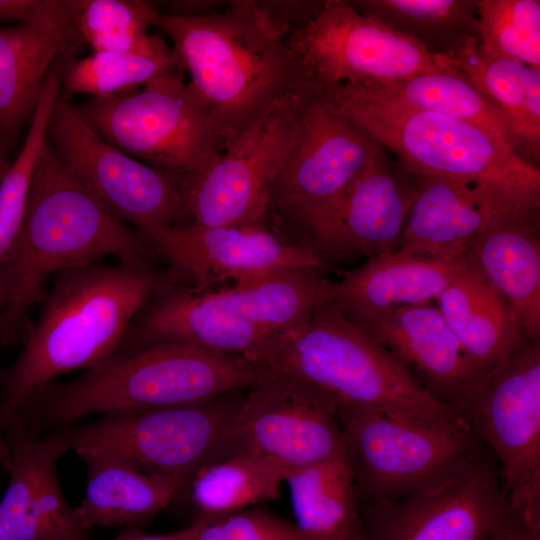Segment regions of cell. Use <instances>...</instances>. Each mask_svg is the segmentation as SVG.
<instances>
[{"label": "cell", "instance_id": "cell-12", "mask_svg": "<svg viewBox=\"0 0 540 540\" xmlns=\"http://www.w3.org/2000/svg\"><path fill=\"white\" fill-rule=\"evenodd\" d=\"M459 413L494 455L514 518L540 535V340L525 337Z\"/></svg>", "mask_w": 540, "mask_h": 540}, {"label": "cell", "instance_id": "cell-9", "mask_svg": "<svg viewBox=\"0 0 540 540\" xmlns=\"http://www.w3.org/2000/svg\"><path fill=\"white\" fill-rule=\"evenodd\" d=\"M301 133L268 196L270 223L299 235L320 258L348 189L378 143L319 94L306 92Z\"/></svg>", "mask_w": 540, "mask_h": 540}, {"label": "cell", "instance_id": "cell-18", "mask_svg": "<svg viewBox=\"0 0 540 540\" xmlns=\"http://www.w3.org/2000/svg\"><path fill=\"white\" fill-rule=\"evenodd\" d=\"M257 374L235 412L233 452L264 456L285 472L346 455L337 406L328 396L287 374Z\"/></svg>", "mask_w": 540, "mask_h": 540}, {"label": "cell", "instance_id": "cell-41", "mask_svg": "<svg viewBox=\"0 0 540 540\" xmlns=\"http://www.w3.org/2000/svg\"><path fill=\"white\" fill-rule=\"evenodd\" d=\"M202 523L203 520L197 518L183 529L164 534L147 533L140 527H125L115 540H193Z\"/></svg>", "mask_w": 540, "mask_h": 540}, {"label": "cell", "instance_id": "cell-8", "mask_svg": "<svg viewBox=\"0 0 540 540\" xmlns=\"http://www.w3.org/2000/svg\"><path fill=\"white\" fill-rule=\"evenodd\" d=\"M185 71L75 108L105 141L169 179L182 196L229 145Z\"/></svg>", "mask_w": 540, "mask_h": 540}, {"label": "cell", "instance_id": "cell-13", "mask_svg": "<svg viewBox=\"0 0 540 540\" xmlns=\"http://www.w3.org/2000/svg\"><path fill=\"white\" fill-rule=\"evenodd\" d=\"M286 42L311 93L344 84L379 86L422 73L459 71L452 59L429 53L347 0H327L320 13Z\"/></svg>", "mask_w": 540, "mask_h": 540}, {"label": "cell", "instance_id": "cell-3", "mask_svg": "<svg viewBox=\"0 0 540 540\" xmlns=\"http://www.w3.org/2000/svg\"><path fill=\"white\" fill-rule=\"evenodd\" d=\"M321 270H299L197 292L167 283L141 309L114 356L175 342L244 360L308 320L332 298Z\"/></svg>", "mask_w": 540, "mask_h": 540}, {"label": "cell", "instance_id": "cell-17", "mask_svg": "<svg viewBox=\"0 0 540 540\" xmlns=\"http://www.w3.org/2000/svg\"><path fill=\"white\" fill-rule=\"evenodd\" d=\"M168 265L173 284L197 292L219 284H244L327 264L311 249L285 240L267 219L255 225L199 226L193 223L140 231Z\"/></svg>", "mask_w": 540, "mask_h": 540}, {"label": "cell", "instance_id": "cell-29", "mask_svg": "<svg viewBox=\"0 0 540 540\" xmlns=\"http://www.w3.org/2000/svg\"><path fill=\"white\" fill-rule=\"evenodd\" d=\"M283 482L302 540H351L361 529L347 455L288 470Z\"/></svg>", "mask_w": 540, "mask_h": 540}, {"label": "cell", "instance_id": "cell-31", "mask_svg": "<svg viewBox=\"0 0 540 540\" xmlns=\"http://www.w3.org/2000/svg\"><path fill=\"white\" fill-rule=\"evenodd\" d=\"M284 473L264 456L234 451L203 466L187 493L198 519L210 520L278 498Z\"/></svg>", "mask_w": 540, "mask_h": 540}, {"label": "cell", "instance_id": "cell-35", "mask_svg": "<svg viewBox=\"0 0 540 540\" xmlns=\"http://www.w3.org/2000/svg\"><path fill=\"white\" fill-rule=\"evenodd\" d=\"M144 0H75V25L92 52H154L167 45L160 34L148 32L158 13Z\"/></svg>", "mask_w": 540, "mask_h": 540}, {"label": "cell", "instance_id": "cell-10", "mask_svg": "<svg viewBox=\"0 0 540 540\" xmlns=\"http://www.w3.org/2000/svg\"><path fill=\"white\" fill-rule=\"evenodd\" d=\"M358 501L400 498L452 475L484 446L472 429L385 408H337Z\"/></svg>", "mask_w": 540, "mask_h": 540}, {"label": "cell", "instance_id": "cell-40", "mask_svg": "<svg viewBox=\"0 0 540 540\" xmlns=\"http://www.w3.org/2000/svg\"><path fill=\"white\" fill-rule=\"evenodd\" d=\"M217 1H165L156 3L162 14L176 17H198L221 10L223 4Z\"/></svg>", "mask_w": 540, "mask_h": 540}, {"label": "cell", "instance_id": "cell-14", "mask_svg": "<svg viewBox=\"0 0 540 540\" xmlns=\"http://www.w3.org/2000/svg\"><path fill=\"white\" fill-rule=\"evenodd\" d=\"M358 510L366 540H491L516 520L485 444L438 483L396 499L358 501Z\"/></svg>", "mask_w": 540, "mask_h": 540}, {"label": "cell", "instance_id": "cell-15", "mask_svg": "<svg viewBox=\"0 0 540 540\" xmlns=\"http://www.w3.org/2000/svg\"><path fill=\"white\" fill-rule=\"evenodd\" d=\"M47 139L66 171L123 222L139 231L191 222L169 179L101 138L60 92Z\"/></svg>", "mask_w": 540, "mask_h": 540}, {"label": "cell", "instance_id": "cell-24", "mask_svg": "<svg viewBox=\"0 0 540 540\" xmlns=\"http://www.w3.org/2000/svg\"><path fill=\"white\" fill-rule=\"evenodd\" d=\"M83 44L75 25V0L63 16L0 27V148L12 144L34 113L45 80L60 60Z\"/></svg>", "mask_w": 540, "mask_h": 540}, {"label": "cell", "instance_id": "cell-38", "mask_svg": "<svg viewBox=\"0 0 540 540\" xmlns=\"http://www.w3.org/2000/svg\"><path fill=\"white\" fill-rule=\"evenodd\" d=\"M267 20L286 38L310 23L326 5L324 1H255Z\"/></svg>", "mask_w": 540, "mask_h": 540}, {"label": "cell", "instance_id": "cell-27", "mask_svg": "<svg viewBox=\"0 0 540 540\" xmlns=\"http://www.w3.org/2000/svg\"><path fill=\"white\" fill-rule=\"evenodd\" d=\"M434 303L469 358L487 373L527 337L508 303L469 263Z\"/></svg>", "mask_w": 540, "mask_h": 540}, {"label": "cell", "instance_id": "cell-4", "mask_svg": "<svg viewBox=\"0 0 540 540\" xmlns=\"http://www.w3.org/2000/svg\"><path fill=\"white\" fill-rule=\"evenodd\" d=\"M152 26L172 41L229 144L276 103L307 90L286 38L255 1H230L198 17L158 12Z\"/></svg>", "mask_w": 540, "mask_h": 540}, {"label": "cell", "instance_id": "cell-25", "mask_svg": "<svg viewBox=\"0 0 540 540\" xmlns=\"http://www.w3.org/2000/svg\"><path fill=\"white\" fill-rule=\"evenodd\" d=\"M465 250L456 254L378 255L333 282L329 304L341 313H375L434 302L466 267Z\"/></svg>", "mask_w": 540, "mask_h": 540}, {"label": "cell", "instance_id": "cell-1", "mask_svg": "<svg viewBox=\"0 0 540 540\" xmlns=\"http://www.w3.org/2000/svg\"><path fill=\"white\" fill-rule=\"evenodd\" d=\"M112 256L155 265L148 239L103 207L62 166L47 143L34 172L25 217L0 277V343L28 332V313L50 275Z\"/></svg>", "mask_w": 540, "mask_h": 540}, {"label": "cell", "instance_id": "cell-19", "mask_svg": "<svg viewBox=\"0 0 540 540\" xmlns=\"http://www.w3.org/2000/svg\"><path fill=\"white\" fill-rule=\"evenodd\" d=\"M8 449L0 500V540H90L62 491L57 463L68 446L59 432L39 437L18 415L0 420Z\"/></svg>", "mask_w": 540, "mask_h": 540}, {"label": "cell", "instance_id": "cell-21", "mask_svg": "<svg viewBox=\"0 0 540 540\" xmlns=\"http://www.w3.org/2000/svg\"><path fill=\"white\" fill-rule=\"evenodd\" d=\"M397 252L456 254L501 215L540 207V195L474 181L418 177Z\"/></svg>", "mask_w": 540, "mask_h": 540}, {"label": "cell", "instance_id": "cell-23", "mask_svg": "<svg viewBox=\"0 0 540 540\" xmlns=\"http://www.w3.org/2000/svg\"><path fill=\"white\" fill-rule=\"evenodd\" d=\"M465 256L508 303L525 335L540 340V207L494 219L466 244Z\"/></svg>", "mask_w": 540, "mask_h": 540}, {"label": "cell", "instance_id": "cell-20", "mask_svg": "<svg viewBox=\"0 0 540 540\" xmlns=\"http://www.w3.org/2000/svg\"><path fill=\"white\" fill-rule=\"evenodd\" d=\"M341 314L397 359L436 401L458 413L490 373L469 358L434 302Z\"/></svg>", "mask_w": 540, "mask_h": 540}, {"label": "cell", "instance_id": "cell-34", "mask_svg": "<svg viewBox=\"0 0 540 540\" xmlns=\"http://www.w3.org/2000/svg\"><path fill=\"white\" fill-rule=\"evenodd\" d=\"M63 63L50 70L23 146L0 183V277L22 226L35 169L47 143V128L59 94Z\"/></svg>", "mask_w": 540, "mask_h": 540}, {"label": "cell", "instance_id": "cell-32", "mask_svg": "<svg viewBox=\"0 0 540 540\" xmlns=\"http://www.w3.org/2000/svg\"><path fill=\"white\" fill-rule=\"evenodd\" d=\"M364 87L400 104L472 124L501 147L520 156L505 118L460 71L428 72Z\"/></svg>", "mask_w": 540, "mask_h": 540}, {"label": "cell", "instance_id": "cell-7", "mask_svg": "<svg viewBox=\"0 0 540 540\" xmlns=\"http://www.w3.org/2000/svg\"><path fill=\"white\" fill-rule=\"evenodd\" d=\"M317 94L393 153L411 175L540 195L539 166L507 151L472 124L400 104L360 85L344 84Z\"/></svg>", "mask_w": 540, "mask_h": 540}, {"label": "cell", "instance_id": "cell-5", "mask_svg": "<svg viewBox=\"0 0 540 540\" xmlns=\"http://www.w3.org/2000/svg\"><path fill=\"white\" fill-rule=\"evenodd\" d=\"M257 371L242 359L175 342L114 356L63 383L37 389L18 413L33 434L94 413L197 403L250 388Z\"/></svg>", "mask_w": 540, "mask_h": 540}, {"label": "cell", "instance_id": "cell-28", "mask_svg": "<svg viewBox=\"0 0 540 540\" xmlns=\"http://www.w3.org/2000/svg\"><path fill=\"white\" fill-rule=\"evenodd\" d=\"M451 59L505 118L520 156L523 157L522 151H525L538 165L540 70L518 60L486 55L478 39L467 41Z\"/></svg>", "mask_w": 540, "mask_h": 540}, {"label": "cell", "instance_id": "cell-42", "mask_svg": "<svg viewBox=\"0 0 540 540\" xmlns=\"http://www.w3.org/2000/svg\"><path fill=\"white\" fill-rule=\"evenodd\" d=\"M491 540H540V535L514 520L499 530Z\"/></svg>", "mask_w": 540, "mask_h": 540}, {"label": "cell", "instance_id": "cell-43", "mask_svg": "<svg viewBox=\"0 0 540 540\" xmlns=\"http://www.w3.org/2000/svg\"><path fill=\"white\" fill-rule=\"evenodd\" d=\"M9 166L10 163L6 160L5 156L3 155V150L0 148V183L9 169Z\"/></svg>", "mask_w": 540, "mask_h": 540}, {"label": "cell", "instance_id": "cell-39", "mask_svg": "<svg viewBox=\"0 0 540 540\" xmlns=\"http://www.w3.org/2000/svg\"><path fill=\"white\" fill-rule=\"evenodd\" d=\"M73 0H0V22L34 24L68 14Z\"/></svg>", "mask_w": 540, "mask_h": 540}, {"label": "cell", "instance_id": "cell-33", "mask_svg": "<svg viewBox=\"0 0 540 540\" xmlns=\"http://www.w3.org/2000/svg\"><path fill=\"white\" fill-rule=\"evenodd\" d=\"M182 71L178 54L168 44L148 53L98 51L65 62L60 85L68 94L104 98L138 90Z\"/></svg>", "mask_w": 540, "mask_h": 540}, {"label": "cell", "instance_id": "cell-30", "mask_svg": "<svg viewBox=\"0 0 540 540\" xmlns=\"http://www.w3.org/2000/svg\"><path fill=\"white\" fill-rule=\"evenodd\" d=\"M363 15L411 39L433 55L451 57L479 40L475 0H355Z\"/></svg>", "mask_w": 540, "mask_h": 540}, {"label": "cell", "instance_id": "cell-44", "mask_svg": "<svg viewBox=\"0 0 540 540\" xmlns=\"http://www.w3.org/2000/svg\"><path fill=\"white\" fill-rule=\"evenodd\" d=\"M351 540H366L362 532V529H360Z\"/></svg>", "mask_w": 540, "mask_h": 540}, {"label": "cell", "instance_id": "cell-36", "mask_svg": "<svg viewBox=\"0 0 540 540\" xmlns=\"http://www.w3.org/2000/svg\"><path fill=\"white\" fill-rule=\"evenodd\" d=\"M484 54L540 70V1L475 0Z\"/></svg>", "mask_w": 540, "mask_h": 540}, {"label": "cell", "instance_id": "cell-37", "mask_svg": "<svg viewBox=\"0 0 540 540\" xmlns=\"http://www.w3.org/2000/svg\"><path fill=\"white\" fill-rule=\"evenodd\" d=\"M202 520L193 540H302L293 523L259 507Z\"/></svg>", "mask_w": 540, "mask_h": 540}, {"label": "cell", "instance_id": "cell-26", "mask_svg": "<svg viewBox=\"0 0 540 540\" xmlns=\"http://www.w3.org/2000/svg\"><path fill=\"white\" fill-rule=\"evenodd\" d=\"M87 484L75 508L82 526L140 527L152 520L179 495L175 483L149 472L125 458L87 452Z\"/></svg>", "mask_w": 540, "mask_h": 540}, {"label": "cell", "instance_id": "cell-11", "mask_svg": "<svg viewBox=\"0 0 540 540\" xmlns=\"http://www.w3.org/2000/svg\"><path fill=\"white\" fill-rule=\"evenodd\" d=\"M216 398L109 412L93 422L58 430L68 449L79 456L102 452L125 458L171 480L183 495L203 466L233 452L238 405H227Z\"/></svg>", "mask_w": 540, "mask_h": 540}, {"label": "cell", "instance_id": "cell-16", "mask_svg": "<svg viewBox=\"0 0 540 540\" xmlns=\"http://www.w3.org/2000/svg\"><path fill=\"white\" fill-rule=\"evenodd\" d=\"M306 92L271 107L183 195L191 223L225 226L267 221L270 188L300 137Z\"/></svg>", "mask_w": 540, "mask_h": 540}, {"label": "cell", "instance_id": "cell-6", "mask_svg": "<svg viewBox=\"0 0 540 540\" xmlns=\"http://www.w3.org/2000/svg\"><path fill=\"white\" fill-rule=\"evenodd\" d=\"M248 364L257 371L295 377L324 393L337 408H385L446 425L466 424L329 303L264 347Z\"/></svg>", "mask_w": 540, "mask_h": 540}, {"label": "cell", "instance_id": "cell-22", "mask_svg": "<svg viewBox=\"0 0 540 540\" xmlns=\"http://www.w3.org/2000/svg\"><path fill=\"white\" fill-rule=\"evenodd\" d=\"M418 184L378 143L341 202L321 259L396 251Z\"/></svg>", "mask_w": 540, "mask_h": 540}, {"label": "cell", "instance_id": "cell-2", "mask_svg": "<svg viewBox=\"0 0 540 540\" xmlns=\"http://www.w3.org/2000/svg\"><path fill=\"white\" fill-rule=\"evenodd\" d=\"M170 280L168 269L123 262L56 274L20 355L0 373V420L18 414L56 377L111 359L134 318Z\"/></svg>", "mask_w": 540, "mask_h": 540}]
</instances>
